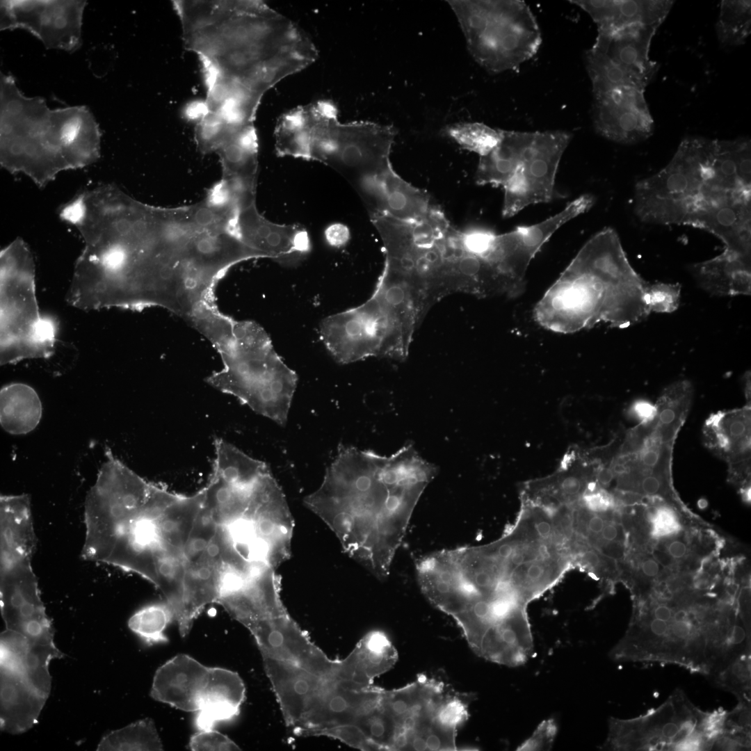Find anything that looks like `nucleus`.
Wrapping results in <instances>:
<instances>
[{"label":"nucleus","instance_id":"nucleus-1","mask_svg":"<svg viewBox=\"0 0 751 751\" xmlns=\"http://www.w3.org/2000/svg\"><path fill=\"white\" fill-rule=\"evenodd\" d=\"M437 471L412 444L389 456L340 446L321 485L304 502L350 558L383 580Z\"/></svg>","mask_w":751,"mask_h":751},{"label":"nucleus","instance_id":"nucleus-2","mask_svg":"<svg viewBox=\"0 0 751 751\" xmlns=\"http://www.w3.org/2000/svg\"><path fill=\"white\" fill-rule=\"evenodd\" d=\"M643 222L704 229L725 248H751V143L687 136L670 162L635 186Z\"/></svg>","mask_w":751,"mask_h":751},{"label":"nucleus","instance_id":"nucleus-3","mask_svg":"<svg viewBox=\"0 0 751 751\" xmlns=\"http://www.w3.org/2000/svg\"><path fill=\"white\" fill-rule=\"evenodd\" d=\"M203 74L234 81L259 97L316 60L318 52L293 21L262 1H205L182 30Z\"/></svg>","mask_w":751,"mask_h":751},{"label":"nucleus","instance_id":"nucleus-4","mask_svg":"<svg viewBox=\"0 0 751 751\" xmlns=\"http://www.w3.org/2000/svg\"><path fill=\"white\" fill-rule=\"evenodd\" d=\"M647 286L630 264L617 232L606 227L583 245L538 302L534 317L561 333L599 322L627 328L650 314Z\"/></svg>","mask_w":751,"mask_h":751},{"label":"nucleus","instance_id":"nucleus-5","mask_svg":"<svg viewBox=\"0 0 751 751\" xmlns=\"http://www.w3.org/2000/svg\"><path fill=\"white\" fill-rule=\"evenodd\" d=\"M303 158L340 173L357 191L369 216L382 211V185L393 169L390 153L396 131L369 121L341 122L327 99L299 106Z\"/></svg>","mask_w":751,"mask_h":751},{"label":"nucleus","instance_id":"nucleus-6","mask_svg":"<svg viewBox=\"0 0 751 751\" xmlns=\"http://www.w3.org/2000/svg\"><path fill=\"white\" fill-rule=\"evenodd\" d=\"M213 345L224 367L208 377L207 382L284 426L298 378L276 353L264 329L255 322L233 320Z\"/></svg>","mask_w":751,"mask_h":751},{"label":"nucleus","instance_id":"nucleus-7","mask_svg":"<svg viewBox=\"0 0 751 751\" xmlns=\"http://www.w3.org/2000/svg\"><path fill=\"white\" fill-rule=\"evenodd\" d=\"M474 698L424 675L399 688L383 689L382 706L396 731V750H457L458 732Z\"/></svg>","mask_w":751,"mask_h":751},{"label":"nucleus","instance_id":"nucleus-8","mask_svg":"<svg viewBox=\"0 0 751 751\" xmlns=\"http://www.w3.org/2000/svg\"><path fill=\"white\" fill-rule=\"evenodd\" d=\"M464 34L469 52L487 71L515 70L531 59L542 43L541 32L528 5L517 0L447 1Z\"/></svg>","mask_w":751,"mask_h":751},{"label":"nucleus","instance_id":"nucleus-9","mask_svg":"<svg viewBox=\"0 0 751 751\" xmlns=\"http://www.w3.org/2000/svg\"><path fill=\"white\" fill-rule=\"evenodd\" d=\"M725 713L695 707L677 690L659 707L639 717L609 720L603 748L611 750H702L716 745L723 734Z\"/></svg>","mask_w":751,"mask_h":751},{"label":"nucleus","instance_id":"nucleus-10","mask_svg":"<svg viewBox=\"0 0 751 751\" xmlns=\"http://www.w3.org/2000/svg\"><path fill=\"white\" fill-rule=\"evenodd\" d=\"M16 276L8 264L1 268V364L47 357L54 346V326L39 315L33 277Z\"/></svg>","mask_w":751,"mask_h":751},{"label":"nucleus","instance_id":"nucleus-11","mask_svg":"<svg viewBox=\"0 0 751 751\" xmlns=\"http://www.w3.org/2000/svg\"><path fill=\"white\" fill-rule=\"evenodd\" d=\"M319 333L330 353L341 364L373 356L389 357L392 348L391 322L373 296L358 307L325 318Z\"/></svg>","mask_w":751,"mask_h":751},{"label":"nucleus","instance_id":"nucleus-12","mask_svg":"<svg viewBox=\"0 0 751 751\" xmlns=\"http://www.w3.org/2000/svg\"><path fill=\"white\" fill-rule=\"evenodd\" d=\"M204 499V489L192 496L174 494L159 518L156 587L164 596L177 622L183 609L185 549Z\"/></svg>","mask_w":751,"mask_h":751},{"label":"nucleus","instance_id":"nucleus-13","mask_svg":"<svg viewBox=\"0 0 751 751\" xmlns=\"http://www.w3.org/2000/svg\"><path fill=\"white\" fill-rule=\"evenodd\" d=\"M572 138L566 131L533 132L522 165L503 187V217L510 218L529 205L551 201L558 165Z\"/></svg>","mask_w":751,"mask_h":751},{"label":"nucleus","instance_id":"nucleus-14","mask_svg":"<svg viewBox=\"0 0 751 751\" xmlns=\"http://www.w3.org/2000/svg\"><path fill=\"white\" fill-rule=\"evenodd\" d=\"M0 586L6 629L22 634L31 646L55 645L52 623L46 614L31 562L1 568Z\"/></svg>","mask_w":751,"mask_h":751},{"label":"nucleus","instance_id":"nucleus-15","mask_svg":"<svg viewBox=\"0 0 751 751\" xmlns=\"http://www.w3.org/2000/svg\"><path fill=\"white\" fill-rule=\"evenodd\" d=\"M595 199L583 194L568 203L558 213L531 225L518 226L502 234H496L490 259L510 278L525 284L527 268L537 253L563 225L588 211Z\"/></svg>","mask_w":751,"mask_h":751},{"label":"nucleus","instance_id":"nucleus-16","mask_svg":"<svg viewBox=\"0 0 751 751\" xmlns=\"http://www.w3.org/2000/svg\"><path fill=\"white\" fill-rule=\"evenodd\" d=\"M255 638L263 657L284 661L321 675L338 674L342 660L328 658L286 613L259 620L245 627Z\"/></svg>","mask_w":751,"mask_h":751},{"label":"nucleus","instance_id":"nucleus-17","mask_svg":"<svg viewBox=\"0 0 751 751\" xmlns=\"http://www.w3.org/2000/svg\"><path fill=\"white\" fill-rule=\"evenodd\" d=\"M645 90L622 88L593 97V127L602 137L633 145L649 138L654 120L645 100Z\"/></svg>","mask_w":751,"mask_h":751},{"label":"nucleus","instance_id":"nucleus-18","mask_svg":"<svg viewBox=\"0 0 751 751\" xmlns=\"http://www.w3.org/2000/svg\"><path fill=\"white\" fill-rule=\"evenodd\" d=\"M234 231L248 246L283 265H296L310 249L304 227L269 221L258 211L255 202L239 210Z\"/></svg>","mask_w":751,"mask_h":751},{"label":"nucleus","instance_id":"nucleus-19","mask_svg":"<svg viewBox=\"0 0 751 751\" xmlns=\"http://www.w3.org/2000/svg\"><path fill=\"white\" fill-rule=\"evenodd\" d=\"M217 603L245 627L287 613L280 597V579L271 567L254 570L234 591L221 596Z\"/></svg>","mask_w":751,"mask_h":751},{"label":"nucleus","instance_id":"nucleus-20","mask_svg":"<svg viewBox=\"0 0 751 751\" xmlns=\"http://www.w3.org/2000/svg\"><path fill=\"white\" fill-rule=\"evenodd\" d=\"M210 668L186 654H178L156 671L151 697L184 711H197Z\"/></svg>","mask_w":751,"mask_h":751},{"label":"nucleus","instance_id":"nucleus-21","mask_svg":"<svg viewBox=\"0 0 751 751\" xmlns=\"http://www.w3.org/2000/svg\"><path fill=\"white\" fill-rule=\"evenodd\" d=\"M570 2L587 13L597 33H609L633 26L659 28L668 15L671 0H573Z\"/></svg>","mask_w":751,"mask_h":751},{"label":"nucleus","instance_id":"nucleus-22","mask_svg":"<svg viewBox=\"0 0 751 751\" xmlns=\"http://www.w3.org/2000/svg\"><path fill=\"white\" fill-rule=\"evenodd\" d=\"M657 29L638 25L609 33H597L594 44L613 62L648 85L659 67L649 56Z\"/></svg>","mask_w":751,"mask_h":751},{"label":"nucleus","instance_id":"nucleus-23","mask_svg":"<svg viewBox=\"0 0 751 751\" xmlns=\"http://www.w3.org/2000/svg\"><path fill=\"white\" fill-rule=\"evenodd\" d=\"M750 405L711 415L703 426L704 442L729 467L750 462Z\"/></svg>","mask_w":751,"mask_h":751},{"label":"nucleus","instance_id":"nucleus-24","mask_svg":"<svg viewBox=\"0 0 751 751\" xmlns=\"http://www.w3.org/2000/svg\"><path fill=\"white\" fill-rule=\"evenodd\" d=\"M1 567L31 562L36 547L29 496L0 499Z\"/></svg>","mask_w":751,"mask_h":751},{"label":"nucleus","instance_id":"nucleus-25","mask_svg":"<svg viewBox=\"0 0 751 751\" xmlns=\"http://www.w3.org/2000/svg\"><path fill=\"white\" fill-rule=\"evenodd\" d=\"M245 697V685L236 672L210 668L200 708L195 718V727L198 731L213 729L218 722L233 720L239 716Z\"/></svg>","mask_w":751,"mask_h":751},{"label":"nucleus","instance_id":"nucleus-26","mask_svg":"<svg viewBox=\"0 0 751 751\" xmlns=\"http://www.w3.org/2000/svg\"><path fill=\"white\" fill-rule=\"evenodd\" d=\"M1 729L10 734L29 730L47 699L20 674L1 669Z\"/></svg>","mask_w":751,"mask_h":751},{"label":"nucleus","instance_id":"nucleus-27","mask_svg":"<svg viewBox=\"0 0 751 751\" xmlns=\"http://www.w3.org/2000/svg\"><path fill=\"white\" fill-rule=\"evenodd\" d=\"M695 279L706 291L716 296L750 295V255L724 249L719 255L691 266Z\"/></svg>","mask_w":751,"mask_h":751},{"label":"nucleus","instance_id":"nucleus-28","mask_svg":"<svg viewBox=\"0 0 751 751\" xmlns=\"http://www.w3.org/2000/svg\"><path fill=\"white\" fill-rule=\"evenodd\" d=\"M533 137V132L502 130L497 145L479 157L476 183L503 187L522 165Z\"/></svg>","mask_w":751,"mask_h":751},{"label":"nucleus","instance_id":"nucleus-29","mask_svg":"<svg viewBox=\"0 0 751 751\" xmlns=\"http://www.w3.org/2000/svg\"><path fill=\"white\" fill-rule=\"evenodd\" d=\"M42 407L35 391L27 385L13 383L0 393V423L7 433L23 435L34 430L42 417Z\"/></svg>","mask_w":751,"mask_h":751},{"label":"nucleus","instance_id":"nucleus-30","mask_svg":"<svg viewBox=\"0 0 751 751\" xmlns=\"http://www.w3.org/2000/svg\"><path fill=\"white\" fill-rule=\"evenodd\" d=\"M382 191L383 214L399 220H420L433 207L426 192L404 180L394 169L385 177Z\"/></svg>","mask_w":751,"mask_h":751},{"label":"nucleus","instance_id":"nucleus-31","mask_svg":"<svg viewBox=\"0 0 751 751\" xmlns=\"http://www.w3.org/2000/svg\"><path fill=\"white\" fill-rule=\"evenodd\" d=\"M216 153L223 176L257 181L258 139L255 124L238 130Z\"/></svg>","mask_w":751,"mask_h":751},{"label":"nucleus","instance_id":"nucleus-32","mask_svg":"<svg viewBox=\"0 0 751 751\" xmlns=\"http://www.w3.org/2000/svg\"><path fill=\"white\" fill-rule=\"evenodd\" d=\"M215 454L212 475L234 485L255 483L269 470L266 464L244 453L222 438L214 439Z\"/></svg>","mask_w":751,"mask_h":751},{"label":"nucleus","instance_id":"nucleus-33","mask_svg":"<svg viewBox=\"0 0 751 751\" xmlns=\"http://www.w3.org/2000/svg\"><path fill=\"white\" fill-rule=\"evenodd\" d=\"M584 60L593 97L622 88L645 90L647 86L613 62L595 44L586 51Z\"/></svg>","mask_w":751,"mask_h":751},{"label":"nucleus","instance_id":"nucleus-34","mask_svg":"<svg viewBox=\"0 0 751 751\" xmlns=\"http://www.w3.org/2000/svg\"><path fill=\"white\" fill-rule=\"evenodd\" d=\"M153 720L145 718L112 731L102 738L97 750H163Z\"/></svg>","mask_w":751,"mask_h":751},{"label":"nucleus","instance_id":"nucleus-35","mask_svg":"<svg viewBox=\"0 0 751 751\" xmlns=\"http://www.w3.org/2000/svg\"><path fill=\"white\" fill-rule=\"evenodd\" d=\"M715 28L722 45L736 47L743 45L751 31V1H721Z\"/></svg>","mask_w":751,"mask_h":751},{"label":"nucleus","instance_id":"nucleus-36","mask_svg":"<svg viewBox=\"0 0 751 751\" xmlns=\"http://www.w3.org/2000/svg\"><path fill=\"white\" fill-rule=\"evenodd\" d=\"M174 614L166 602L147 605L136 611L129 620L128 626L148 645L168 642L164 631Z\"/></svg>","mask_w":751,"mask_h":751},{"label":"nucleus","instance_id":"nucleus-37","mask_svg":"<svg viewBox=\"0 0 751 751\" xmlns=\"http://www.w3.org/2000/svg\"><path fill=\"white\" fill-rule=\"evenodd\" d=\"M446 133L462 148L480 156L487 154L501 138V129L480 122H459L448 126Z\"/></svg>","mask_w":751,"mask_h":751},{"label":"nucleus","instance_id":"nucleus-38","mask_svg":"<svg viewBox=\"0 0 751 751\" xmlns=\"http://www.w3.org/2000/svg\"><path fill=\"white\" fill-rule=\"evenodd\" d=\"M239 129L227 124L218 114L208 111L195 127L197 147L203 154L216 152Z\"/></svg>","mask_w":751,"mask_h":751},{"label":"nucleus","instance_id":"nucleus-39","mask_svg":"<svg viewBox=\"0 0 751 751\" xmlns=\"http://www.w3.org/2000/svg\"><path fill=\"white\" fill-rule=\"evenodd\" d=\"M652 499L647 512L653 536L660 538L678 533L681 525L674 509L665 503L663 498L652 497Z\"/></svg>","mask_w":751,"mask_h":751},{"label":"nucleus","instance_id":"nucleus-40","mask_svg":"<svg viewBox=\"0 0 751 751\" xmlns=\"http://www.w3.org/2000/svg\"><path fill=\"white\" fill-rule=\"evenodd\" d=\"M681 285L679 284L655 283L648 284L646 302L650 312L671 313L679 305Z\"/></svg>","mask_w":751,"mask_h":751},{"label":"nucleus","instance_id":"nucleus-41","mask_svg":"<svg viewBox=\"0 0 751 751\" xmlns=\"http://www.w3.org/2000/svg\"><path fill=\"white\" fill-rule=\"evenodd\" d=\"M188 748L193 751L241 750L229 737L213 729L201 730L193 734L190 738Z\"/></svg>","mask_w":751,"mask_h":751},{"label":"nucleus","instance_id":"nucleus-42","mask_svg":"<svg viewBox=\"0 0 751 751\" xmlns=\"http://www.w3.org/2000/svg\"><path fill=\"white\" fill-rule=\"evenodd\" d=\"M496 234L483 229L460 231L463 248L468 252L486 259L491 251Z\"/></svg>","mask_w":751,"mask_h":751},{"label":"nucleus","instance_id":"nucleus-43","mask_svg":"<svg viewBox=\"0 0 751 751\" xmlns=\"http://www.w3.org/2000/svg\"><path fill=\"white\" fill-rule=\"evenodd\" d=\"M558 727L552 718L543 720L533 734L522 743L517 750H545L552 748Z\"/></svg>","mask_w":751,"mask_h":751},{"label":"nucleus","instance_id":"nucleus-44","mask_svg":"<svg viewBox=\"0 0 751 751\" xmlns=\"http://www.w3.org/2000/svg\"><path fill=\"white\" fill-rule=\"evenodd\" d=\"M85 214L86 206L83 199L79 197L65 207L60 216L65 220L75 225L81 223L85 217Z\"/></svg>","mask_w":751,"mask_h":751},{"label":"nucleus","instance_id":"nucleus-45","mask_svg":"<svg viewBox=\"0 0 751 751\" xmlns=\"http://www.w3.org/2000/svg\"><path fill=\"white\" fill-rule=\"evenodd\" d=\"M632 412L640 422H644L654 419L656 409L647 401H637L632 406Z\"/></svg>","mask_w":751,"mask_h":751},{"label":"nucleus","instance_id":"nucleus-46","mask_svg":"<svg viewBox=\"0 0 751 751\" xmlns=\"http://www.w3.org/2000/svg\"><path fill=\"white\" fill-rule=\"evenodd\" d=\"M638 569L643 576L652 579L658 577L661 573L659 563L652 557H645L639 561Z\"/></svg>","mask_w":751,"mask_h":751},{"label":"nucleus","instance_id":"nucleus-47","mask_svg":"<svg viewBox=\"0 0 751 751\" xmlns=\"http://www.w3.org/2000/svg\"><path fill=\"white\" fill-rule=\"evenodd\" d=\"M665 553L672 560H681L688 554V545L686 542L679 539H672L667 542L665 546Z\"/></svg>","mask_w":751,"mask_h":751},{"label":"nucleus","instance_id":"nucleus-48","mask_svg":"<svg viewBox=\"0 0 751 751\" xmlns=\"http://www.w3.org/2000/svg\"><path fill=\"white\" fill-rule=\"evenodd\" d=\"M81 124L77 120H72L67 122L61 129L60 140L65 145H69L74 141L80 131Z\"/></svg>","mask_w":751,"mask_h":751},{"label":"nucleus","instance_id":"nucleus-49","mask_svg":"<svg viewBox=\"0 0 751 751\" xmlns=\"http://www.w3.org/2000/svg\"><path fill=\"white\" fill-rule=\"evenodd\" d=\"M208 112L205 102H193L186 110V114L190 119L200 120Z\"/></svg>","mask_w":751,"mask_h":751},{"label":"nucleus","instance_id":"nucleus-50","mask_svg":"<svg viewBox=\"0 0 751 751\" xmlns=\"http://www.w3.org/2000/svg\"><path fill=\"white\" fill-rule=\"evenodd\" d=\"M10 150L13 154L18 155L22 154L23 148L20 144L15 143L11 146Z\"/></svg>","mask_w":751,"mask_h":751},{"label":"nucleus","instance_id":"nucleus-51","mask_svg":"<svg viewBox=\"0 0 751 751\" xmlns=\"http://www.w3.org/2000/svg\"><path fill=\"white\" fill-rule=\"evenodd\" d=\"M191 245H192V243H191ZM192 246H193V245H192ZM194 250H195V249H194ZM195 252H196V251H195ZM196 253H197V252H196ZM198 257H199V256H198ZM201 260H202V259H201ZM208 267H209V266H208ZM212 270H213V269H212Z\"/></svg>","mask_w":751,"mask_h":751}]
</instances>
